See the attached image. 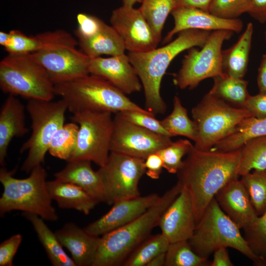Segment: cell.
<instances>
[{
    "mask_svg": "<svg viewBox=\"0 0 266 266\" xmlns=\"http://www.w3.org/2000/svg\"><path fill=\"white\" fill-rule=\"evenodd\" d=\"M241 148L222 152L200 150L194 146L177 173L178 182L190 194L197 224L216 194L238 178Z\"/></svg>",
    "mask_w": 266,
    "mask_h": 266,
    "instance_id": "6da1fadb",
    "label": "cell"
},
{
    "mask_svg": "<svg viewBox=\"0 0 266 266\" xmlns=\"http://www.w3.org/2000/svg\"><path fill=\"white\" fill-rule=\"evenodd\" d=\"M211 32L190 29L161 48L141 53L129 52V60L135 70L144 90L145 109L154 115L164 114L166 105L162 98V78L173 59L182 52L196 46L201 47Z\"/></svg>",
    "mask_w": 266,
    "mask_h": 266,
    "instance_id": "7a4b0ae2",
    "label": "cell"
},
{
    "mask_svg": "<svg viewBox=\"0 0 266 266\" xmlns=\"http://www.w3.org/2000/svg\"><path fill=\"white\" fill-rule=\"evenodd\" d=\"M182 188L177 181L139 217L102 235L92 266H122L133 251L158 226L163 213L179 194Z\"/></svg>",
    "mask_w": 266,
    "mask_h": 266,
    "instance_id": "3957f363",
    "label": "cell"
},
{
    "mask_svg": "<svg viewBox=\"0 0 266 266\" xmlns=\"http://www.w3.org/2000/svg\"><path fill=\"white\" fill-rule=\"evenodd\" d=\"M55 93L66 102L72 114L83 111L116 114L126 110L149 112L107 80L91 74L55 84Z\"/></svg>",
    "mask_w": 266,
    "mask_h": 266,
    "instance_id": "277c9868",
    "label": "cell"
},
{
    "mask_svg": "<svg viewBox=\"0 0 266 266\" xmlns=\"http://www.w3.org/2000/svg\"><path fill=\"white\" fill-rule=\"evenodd\" d=\"M16 168L8 171L0 169V182L3 191L0 198V214L12 210H20L37 215L44 220L55 222L58 215L52 205L47 187V172L41 165L35 167L29 177H14Z\"/></svg>",
    "mask_w": 266,
    "mask_h": 266,
    "instance_id": "5b68a950",
    "label": "cell"
},
{
    "mask_svg": "<svg viewBox=\"0 0 266 266\" xmlns=\"http://www.w3.org/2000/svg\"><path fill=\"white\" fill-rule=\"evenodd\" d=\"M238 226L222 210L215 198L209 203L188 240L200 256L208 257L221 247L233 248L252 261L256 266H266V261L249 248Z\"/></svg>",
    "mask_w": 266,
    "mask_h": 266,
    "instance_id": "8992f818",
    "label": "cell"
},
{
    "mask_svg": "<svg viewBox=\"0 0 266 266\" xmlns=\"http://www.w3.org/2000/svg\"><path fill=\"white\" fill-rule=\"evenodd\" d=\"M36 35L41 46L31 54L46 69L54 85L89 74L90 58L77 49L78 41L70 33L57 30Z\"/></svg>",
    "mask_w": 266,
    "mask_h": 266,
    "instance_id": "52a82bcc",
    "label": "cell"
},
{
    "mask_svg": "<svg viewBox=\"0 0 266 266\" xmlns=\"http://www.w3.org/2000/svg\"><path fill=\"white\" fill-rule=\"evenodd\" d=\"M0 88L14 96L52 100L55 85L46 69L31 54H10L0 62Z\"/></svg>",
    "mask_w": 266,
    "mask_h": 266,
    "instance_id": "ba28073f",
    "label": "cell"
},
{
    "mask_svg": "<svg viewBox=\"0 0 266 266\" xmlns=\"http://www.w3.org/2000/svg\"><path fill=\"white\" fill-rule=\"evenodd\" d=\"M26 109L32 120V134L20 148V153L28 151L21 170L31 172L44 162L51 139L56 132L64 125L66 102L29 100Z\"/></svg>",
    "mask_w": 266,
    "mask_h": 266,
    "instance_id": "9c48e42d",
    "label": "cell"
},
{
    "mask_svg": "<svg viewBox=\"0 0 266 266\" xmlns=\"http://www.w3.org/2000/svg\"><path fill=\"white\" fill-rule=\"evenodd\" d=\"M198 135L194 147L209 150L219 141L231 134L243 119L252 117L245 108L233 107L208 93L191 111Z\"/></svg>",
    "mask_w": 266,
    "mask_h": 266,
    "instance_id": "30bf717a",
    "label": "cell"
},
{
    "mask_svg": "<svg viewBox=\"0 0 266 266\" xmlns=\"http://www.w3.org/2000/svg\"><path fill=\"white\" fill-rule=\"evenodd\" d=\"M109 112L83 111L73 114L71 119L79 126L76 145L69 161L85 160L100 167L109 153L113 118Z\"/></svg>",
    "mask_w": 266,
    "mask_h": 266,
    "instance_id": "8fae6325",
    "label": "cell"
},
{
    "mask_svg": "<svg viewBox=\"0 0 266 266\" xmlns=\"http://www.w3.org/2000/svg\"><path fill=\"white\" fill-rule=\"evenodd\" d=\"M233 33L227 30L212 31L200 49L195 47L188 49L181 68L174 75V84L181 89H192L204 79L223 75L222 47Z\"/></svg>",
    "mask_w": 266,
    "mask_h": 266,
    "instance_id": "7c38bea8",
    "label": "cell"
},
{
    "mask_svg": "<svg viewBox=\"0 0 266 266\" xmlns=\"http://www.w3.org/2000/svg\"><path fill=\"white\" fill-rule=\"evenodd\" d=\"M145 160L110 152L106 163L97 170L101 179L106 203L140 196L139 182L146 172Z\"/></svg>",
    "mask_w": 266,
    "mask_h": 266,
    "instance_id": "4fadbf2b",
    "label": "cell"
},
{
    "mask_svg": "<svg viewBox=\"0 0 266 266\" xmlns=\"http://www.w3.org/2000/svg\"><path fill=\"white\" fill-rule=\"evenodd\" d=\"M172 142L171 137L144 129L123 118L117 113L110 151L145 160Z\"/></svg>",
    "mask_w": 266,
    "mask_h": 266,
    "instance_id": "5bb4252c",
    "label": "cell"
},
{
    "mask_svg": "<svg viewBox=\"0 0 266 266\" xmlns=\"http://www.w3.org/2000/svg\"><path fill=\"white\" fill-rule=\"evenodd\" d=\"M110 21L129 52H145L160 41L138 8L122 5L113 10Z\"/></svg>",
    "mask_w": 266,
    "mask_h": 266,
    "instance_id": "9a60e30c",
    "label": "cell"
},
{
    "mask_svg": "<svg viewBox=\"0 0 266 266\" xmlns=\"http://www.w3.org/2000/svg\"><path fill=\"white\" fill-rule=\"evenodd\" d=\"M160 196L156 193L122 200L99 219L84 229L89 234L100 236L136 219L152 206Z\"/></svg>",
    "mask_w": 266,
    "mask_h": 266,
    "instance_id": "2e32d148",
    "label": "cell"
},
{
    "mask_svg": "<svg viewBox=\"0 0 266 266\" xmlns=\"http://www.w3.org/2000/svg\"><path fill=\"white\" fill-rule=\"evenodd\" d=\"M170 243L188 240L197 226L191 199L187 189L181 192L161 216L158 226Z\"/></svg>",
    "mask_w": 266,
    "mask_h": 266,
    "instance_id": "e0dca14e",
    "label": "cell"
},
{
    "mask_svg": "<svg viewBox=\"0 0 266 266\" xmlns=\"http://www.w3.org/2000/svg\"><path fill=\"white\" fill-rule=\"evenodd\" d=\"M170 14L174 19V27L165 36L163 44L169 42L175 34L184 30H227L239 33L243 28L242 21L238 18H223L197 8L176 7Z\"/></svg>",
    "mask_w": 266,
    "mask_h": 266,
    "instance_id": "ac0fdd59",
    "label": "cell"
},
{
    "mask_svg": "<svg viewBox=\"0 0 266 266\" xmlns=\"http://www.w3.org/2000/svg\"><path fill=\"white\" fill-rule=\"evenodd\" d=\"M89 74L102 78L126 95L141 90L142 86L128 55L90 58Z\"/></svg>",
    "mask_w": 266,
    "mask_h": 266,
    "instance_id": "d6986e66",
    "label": "cell"
},
{
    "mask_svg": "<svg viewBox=\"0 0 266 266\" xmlns=\"http://www.w3.org/2000/svg\"><path fill=\"white\" fill-rule=\"evenodd\" d=\"M215 199L222 210L240 229L248 227L259 216L245 187L238 178L228 182Z\"/></svg>",
    "mask_w": 266,
    "mask_h": 266,
    "instance_id": "ffe728a7",
    "label": "cell"
},
{
    "mask_svg": "<svg viewBox=\"0 0 266 266\" xmlns=\"http://www.w3.org/2000/svg\"><path fill=\"white\" fill-rule=\"evenodd\" d=\"M63 247L70 253L76 266H92L100 237L91 235L73 223H67L55 233Z\"/></svg>",
    "mask_w": 266,
    "mask_h": 266,
    "instance_id": "44dd1931",
    "label": "cell"
},
{
    "mask_svg": "<svg viewBox=\"0 0 266 266\" xmlns=\"http://www.w3.org/2000/svg\"><path fill=\"white\" fill-rule=\"evenodd\" d=\"M81 50L90 58L125 53L124 42L116 30L99 19L87 33L76 36Z\"/></svg>",
    "mask_w": 266,
    "mask_h": 266,
    "instance_id": "7402d4cb",
    "label": "cell"
},
{
    "mask_svg": "<svg viewBox=\"0 0 266 266\" xmlns=\"http://www.w3.org/2000/svg\"><path fill=\"white\" fill-rule=\"evenodd\" d=\"M25 125V107L14 95L9 94L0 112V164H5L8 146L15 137L27 133Z\"/></svg>",
    "mask_w": 266,
    "mask_h": 266,
    "instance_id": "603a6c76",
    "label": "cell"
},
{
    "mask_svg": "<svg viewBox=\"0 0 266 266\" xmlns=\"http://www.w3.org/2000/svg\"><path fill=\"white\" fill-rule=\"evenodd\" d=\"M54 176L59 180L79 186L99 203H106L101 179L98 171L93 169L91 161H69L63 169L54 174Z\"/></svg>",
    "mask_w": 266,
    "mask_h": 266,
    "instance_id": "cb8c5ba5",
    "label": "cell"
},
{
    "mask_svg": "<svg viewBox=\"0 0 266 266\" xmlns=\"http://www.w3.org/2000/svg\"><path fill=\"white\" fill-rule=\"evenodd\" d=\"M52 200L63 209H73L88 215L99 203L79 186L58 179L47 181Z\"/></svg>",
    "mask_w": 266,
    "mask_h": 266,
    "instance_id": "d4e9b609",
    "label": "cell"
},
{
    "mask_svg": "<svg viewBox=\"0 0 266 266\" xmlns=\"http://www.w3.org/2000/svg\"><path fill=\"white\" fill-rule=\"evenodd\" d=\"M253 33V25L249 23L237 42L222 50V69L225 74L243 78L247 70Z\"/></svg>",
    "mask_w": 266,
    "mask_h": 266,
    "instance_id": "484cf974",
    "label": "cell"
},
{
    "mask_svg": "<svg viewBox=\"0 0 266 266\" xmlns=\"http://www.w3.org/2000/svg\"><path fill=\"white\" fill-rule=\"evenodd\" d=\"M23 216L32 225L53 266H76L72 258L63 249L55 233L48 227L42 218L29 212H23Z\"/></svg>",
    "mask_w": 266,
    "mask_h": 266,
    "instance_id": "4316f807",
    "label": "cell"
},
{
    "mask_svg": "<svg viewBox=\"0 0 266 266\" xmlns=\"http://www.w3.org/2000/svg\"><path fill=\"white\" fill-rule=\"evenodd\" d=\"M261 136H266V117H247L241 121L231 134L217 142L211 149L222 152L235 151L249 139Z\"/></svg>",
    "mask_w": 266,
    "mask_h": 266,
    "instance_id": "83f0119b",
    "label": "cell"
},
{
    "mask_svg": "<svg viewBox=\"0 0 266 266\" xmlns=\"http://www.w3.org/2000/svg\"><path fill=\"white\" fill-rule=\"evenodd\" d=\"M213 78L214 83L208 93L237 108H243L250 95L248 82L243 78H234L224 74Z\"/></svg>",
    "mask_w": 266,
    "mask_h": 266,
    "instance_id": "f1b7e54d",
    "label": "cell"
},
{
    "mask_svg": "<svg viewBox=\"0 0 266 266\" xmlns=\"http://www.w3.org/2000/svg\"><path fill=\"white\" fill-rule=\"evenodd\" d=\"M173 105L171 113L160 121L162 126L172 137L184 136L195 142L198 135L196 123L189 117L187 110L182 105L178 97H174Z\"/></svg>",
    "mask_w": 266,
    "mask_h": 266,
    "instance_id": "f546056e",
    "label": "cell"
},
{
    "mask_svg": "<svg viewBox=\"0 0 266 266\" xmlns=\"http://www.w3.org/2000/svg\"><path fill=\"white\" fill-rule=\"evenodd\" d=\"M252 169L266 170V136L251 138L241 147L239 176Z\"/></svg>",
    "mask_w": 266,
    "mask_h": 266,
    "instance_id": "4dcf8cb0",
    "label": "cell"
},
{
    "mask_svg": "<svg viewBox=\"0 0 266 266\" xmlns=\"http://www.w3.org/2000/svg\"><path fill=\"white\" fill-rule=\"evenodd\" d=\"M170 242L161 233L150 235L138 245L123 264V266H147L157 255L166 252Z\"/></svg>",
    "mask_w": 266,
    "mask_h": 266,
    "instance_id": "1f68e13d",
    "label": "cell"
},
{
    "mask_svg": "<svg viewBox=\"0 0 266 266\" xmlns=\"http://www.w3.org/2000/svg\"><path fill=\"white\" fill-rule=\"evenodd\" d=\"M79 126L72 122L64 124L54 134L48 152L53 157L68 161L76 145Z\"/></svg>",
    "mask_w": 266,
    "mask_h": 266,
    "instance_id": "d6a6232c",
    "label": "cell"
},
{
    "mask_svg": "<svg viewBox=\"0 0 266 266\" xmlns=\"http://www.w3.org/2000/svg\"><path fill=\"white\" fill-rule=\"evenodd\" d=\"M174 8V0H142L138 8L160 41L166 19Z\"/></svg>",
    "mask_w": 266,
    "mask_h": 266,
    "instance_id": "836d02e7",
    "label": "cell"
},
{
    "mask_svg": "<svg viewBox=\"0 0 266 266\" xmlns=\"http://www.w3.org/2000/svg\"><path fill=\"white\" fill-rule=\"evenodd\" d=\"M210 264L207 258L195 252L188 240L170 243L166 252L165 266H210Z\"/></svg>",
    "mask_w": 266,
    "mask_h": 266,
    "instance_id": "e575fe53",
    "label": "cell"
},
{
    "mask_svg": "<svg viewBox=\"0 0 266 266\" xmlns=\"http://www.w3.org/2000/svg\"><path fill=\"white\" fill-rule=\"evenodd\" d=\"M245 187L258 216L266 211V170H254L241 175L240 179Z\"/></svg>",
    "mask_w": 266,
    "mask_h": 266,
    "instance_id": "d590c367",
    "label": "cell"
},
{
    "mask_svg": "<svg viewBox=\"0 0 266 266\" xmlns=\"http://www.w3.org/2000/svg\"><path fill=\"white\" fill-rule=\"evenodd\" d=\"M194 145L187 139H180L172 142L157 153L161 157L163 167L169 173H177L182 167V158L193 149Z\"/></svg>",
    "mask_w": 266,
    "mask_h": 266,
    "instance_id": "8d00e7d4",
    "label": "cell"
},
{
    "mask_svg": "<svg viewBox=\"0 0 266 266\" xmlns=\"http://www.w3.org/2000/svg\"><path fill=\"white\" fill-rule=\"evenodd\" d=\"M243 230L244 237L250 249L266 261V211Z\"/></svg>",
    "mask_w": 266,
    "mask_h": 266,
    "instance_id": "74e56055",
    "label": "cell"
},
{
    "mask_svg": "<svg viewBox=\"0 0 266 266\" xmlns=\"http://www.w3.org/2000/svg\"><path fill=\"white\" fill-rule=\"evenodd\" d=\"M251 0H212L208 12L226 19H236L250 9Z\"/></svg>",
    "mask_w": 266,
    "mask_h": 266,
    "instance_id": "f35d334b",
    "label": "cell"
},
{
    "mask_svg": "<svg viewBox=\"0 0 266 266\" xmlns=\"http://www.w3.org/2000/svg\"><path fill=\"white\" fill-rule=\"evenodd\" d=\"M10 38L4 47L10 54H27L37 50L41 42L36 35L27 36L18 30L9 32Z\"/></svg>",
    "mask_w": 266,
    "mask_h": 266,
    "instance_id": "ab89813d",
    "label": "cell"
},
{
    "mask_svg": "<svg viewBox=\"0 0 266 266\" xmlns=\"http://www.w3.org/2000/svg\"><path fill=\"white\" fill-rule=\"evenodd\" d=\"M118 113L123 118L137 126L159 134L172 137L162 126L160 121L156 119L155 115L150 112L126 110Z\"/></svg>",
    "mask_w": 266,
    "mask_h": 266,
    "instance_id": "60d3db41",
    "label": "cell"
},
{
    "mask_svg": "<svg viewBox=\"0 0 266 266\" xmlns=\"http://www.w3.org/2000/svg\"><path fill=\"white\" fill-rule=\"evenodd\" d=\"M22 241L20 233L14 234L0 244V266H12L14 257Z\"/></svg>",
    "mask_w": 266,
    "mask_h": 266,
    "instance_id": "b9f144b4",
    "label": "cell"
},
{
    "mask_svg": "<svg viewBox=\"0 0 266 266\" xmlns=\"http://www.w3.org/2000/svg\"><path fill=\"white\" fill-rule=\"evenodd\" d=\"M252 115L257 118L266 117V93H259L255 96L249 97L244 105Z\"/></svg>",
    "mask_w": 266,
    "mask_h": 266,
    "instance_id": "7bdbcfd3",
    "label": "cell"
},
{
    "mask_svg": "<svg viewBox=\"0 0 266 266\" xmlns=\"http://www.w3.org/2000/svg\"><path fill=\"white\" fill-rule=\"evenodd\" d=\"M146 174L152 179L160 178L163 167V162L158 153L149 155L144 161Z\"/></svg>",
    "mask_w": 266,
    "mask_h": 266,
    "instance_id": "ee69618b",
    "label": "cell"
},
{
    "mask_svg": "<svg viewBox=\"0 0 266 266\" xmlns=\"http://www.w3.org/2000/svg\"><path fill=\"white\" fill-rule=\"evenodd\" d=\"M248 13L260 23L266 22V0H251Z\"/></svg>",
    "mask_w": 266,
    "mask_h": 266,
    "instance_id": "f6af8a7d",
    "label": "cell"
},
{
    "mask_svg": "<svg viewBox=\"0 0 266 266\" xmlns=\"http://www.w3.org/2000/svg\"><path fill=\"white\" fill-rule=\"evenodd\" d=\"M227 248L221 247L213 253V259L210 266H233Z\"/></svg>",
    "mask_w": 266,
    "mask_h": 266,
    "instance_id": "bcb514c9",
    "label": "cell"
},
{
    "mask_svg": "<svg viewBox=\"0 0 266 266\" xmlns=\"http://www.w3.org/2000/svg\"><path fill=\"white\" fill-rule=\"evenodd\" d=\"M212 0H174L175 8L190 7L208 12Z\"/></svg>",
    "mask_w": 266,
    "mask_h": 266,
    "instance_id": "7dc6e473",
    "label": "cell"
},
{
    "mask_svg": "<svg viewBox=\"0 0 266 266\" xmlns=\"http://www.w3.org/2000/svg\"><path fill=\"white\" fill-rule=\"evenodd\" d=\"M257 83L259 93H266V53L263 55L258 69Z\"/></svg>",
    "mask_w": 266,
    "mask_h": 266,
    "instance_id": "c3c4849f",
    "label": "cell"
},
{
    "mask_svg": "<svg viewBox=\"0 0 266 266\" xmlns=\"http://www.w3.org/2000/svg\"><path fill=\"white\" fill-rule=\"evenodd\" d=\"M166 252L159 254L154 257L147 265V266H165Z\"/></svg>",
    "mask_w": 266,
    "mask_h": 266,
    "instance_id": "681fc988",
    "label": "cell"
},
{
    "mask_svg": "<svg viewBox=\"0 0 266 266\" xmlns=\"http://www.w3.org/2000/svg\"><path fill=\"white\" fill-rule=\"evenodd\" d=\"M10 38V33L2 31L0 32V44L3 47L7 44Z\"/></svg>",
    "mask_w": 266,
    "mask_h": 266,
    "instance_id": "f907efd6",
    "label": "cell"
},
{
    "mask_svg": "<svg viewBox=\"0 0 266 266\" xmlns=\"http://www.w3.org/2000/svg\"><path fill=\"white\" fill-rule=\"evenodd\" d=\"M142 0H122L123 5L133 7L136 3H141Z\"/></svg>",
    "mask_w": 266,
    "mask_h": 266,
    "instance_id": "816d5d0a",
    "label": "cell"
},
{
    "mask_svg": "<svg viewBox=\"0 0 266 266\" xmlns=\"http://www.w3.org/2000/svg\"><path fill=\"white\" fill-rule=\"evenodd\" d=\"M265 40L266 41V31L265 32Z\"/></svg>",
    "mask_w": 266,
    "mask_h": 266,
    "instance_id": "f5cc1de1",
    "label": "cell"
}]
</instances>
